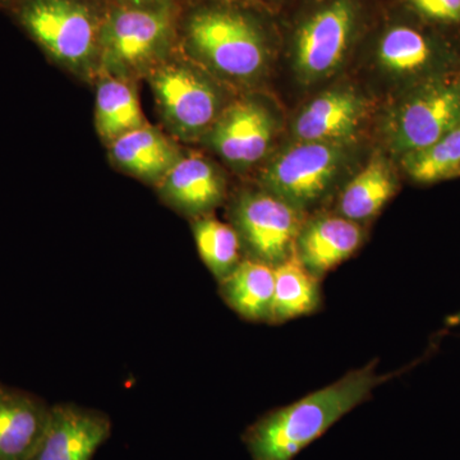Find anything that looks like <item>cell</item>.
Returning <instances> with one entry per match:
<instances>
[{
	"label": "cell",
	"instance_id": "27",
	"mask_svg": "<svg viewBox=\"0 0 460 460\" xmlns=\"http://www.w3.org/2000/svg\"><path fill=\"white\" fill-rule=\"evenodd\" d=\"M447 325L450 326V328H456V326H460V311L459 313L450 314L447 319Z\"/></svg>",
	"mask_w": 460,
	"mask_h": 460
},
{
	"label": "cell",
	"instance_id": "15",
	"mask_svg": "<svg viewBox=\"0 0 460 460\" xmlns=\"http://www.w3.org/2000/svg\"><path fill=\"white\" fill-rule=\"evenodd\" d=\"M49 405L0 385V460H27L40 440Z\"/></svg>",
	"mask_w": 460,
	"mask_h": 460
},
{
	"label": "cell",
	"instance_id": "5",
	"mask_svg": "<svg viewBox=\"0 0 460 460\" xmlns=\"http://www.w3.org/2000/svg\"><path fill=\"white\" fill-rule=\"evenodd\" d=\"M177 4L154 8L111 5L100 33V58L114 74L126 75L160 65L177 40Z\"/></svg>",
	"mask_w": 460,
	"mask_h": 460
},
{
	"label": "cell",
	"instance_id": "10",
	"mask_svg": "<svg viewBox=\"0 0 460 460\" xmlns=\"http://www.w3.org/2000/svg\"><path fill=\"white\" fill-rule=\"evenodd\" d=\"M305 211L269 192H246L233 210L235 230L251 259L278 266L292 255L305 226Z\"/></svg>",
	"mask_w": 460,
	"mask_h": 460
},
{
	"label": "cell",
	"instance_id": "29",
	"mask_svg": "<svg viewBox=\"0 0 460 460\" xmlns=\"http://www.w3.org/2000/svg\"><path fill=\"white\" fill-rule=\"evenodd\" d=\"M280 0H257V3H278Z\"/></svg>",
	"mask_w": 460,
	"mask_h": 460
},
{
	"label": "cell",
	"instance_id": "4",
	"mask_svg": "<svg viewBox=\"0 0 460 460\" xmlns=\"http://www.w3.org/2000/svg\"><path fill=\"white\" fill-rule=\"evenodd\" d=\"M375 65L405 89L460 68V50L447 29L429 25L399 4L372 33Z\"/></svg>",
	"mask_w": 460,
	"mask_h": 460
},
{
	"label": "cell",
	"instance_id": "8",
	"mask_svg": "<svg viewBox=\"0 0 460 460\" xmlns=\"http://www.w3.org/2000/svg\"><path fill=\"white\" fill-rule=\"evenodd\" d=\"M352 144L295 141L269 163L263 187L305 211L328 195L349 163Z\"/></svg>",
	"mask_w": 460,
	"mask_h": 460
},
{
	"label": "cell",
	"instance_id": "19",
	"mask_svg": "<svg viewBox=\"0 0 460 460\" xmlns=\"http://www.w3.org/2000/svg\"><path fill=\"white\" fill-rule=\"evenodd\" d=\"M396 187L394 169L383 154H376L345 184L339 196V214L354 223L370 220L394 196Z\"/></svg>",
	"mask_w": 460,
	"mask_h": 460
},
{
	"label": "cell",
	"instance_id": "28",
	"mask_svg": "<svg viewBox=\"0 0 460 460\" xmlns=\"http://www.w3.org/2000/svg\"><path fill=\"white\" fill-rule=\"evenodd\" d=\"M25 0H0V7H8V5H20Z\"/></svg>",
	"mask_w": 460,
	"mask_h": 460
},
{
	"label": "cell",
	"instance_id": "2",
	"mask_svg": "<svg viewBox=\"0 0 460 460\" xmlns=\"http://www.w3.org/2000/svg\"><path fill=\"white\" fill-rule=\"evenodd\" d=\"M257 4L199 2L178 27L184 49L220 77L250 83L270 65L274 29Z\"/></svg>",
	"mask_w": 460,
	"mask_h": 460
},
{
	"label": "cell",
	"instance_id": "9",
	"mask_svg": "<svg viewBox=\"0 0 460 460\" xmlns=\"http://www.w3.org/2000/svg\"><path fill=\"white\" fill-rule=\"evenodd\" d=\"M155 68L151 87L172 131L184 140L210 131L223 111L217 84L190 63H164Z\"/></svg>",
	"mask_w": 460,
	"mask_h": 460
},
{
	"label": "cell",
	"instance_id": "13",
	"mask_svg": "<svg viewBox=\"0 0 460 460\" xmlns=\"http://www.w3.org/2000/svg\"><path fill=\"white\" fill-rule=\"evenodd\" d=\"M367 115V102L354 87L338 86L305 104L292 124L295 141L353 144Z\"/></svg>",
	"mask_w": 460,
	"mask_h": 460
},
{
	"label": "cell",
	"instance_id": "1",
	"mask_svg": "<svg viewBox=\"0 0 460 460\" xmlns=\"http://www.w3.org/2000/svg\"><path fill=\"white\" fill-rule=\"evenodd\" d=\"M376 361L298 401L263 414L243 434L251 460H295L305 447L370 398L392 378L378 375Z\"/></svg>",
	"mask_w": 460,
	"mask_h": 460
},
{
	"label": "cell",
	"instance_id": "17",
	"mask_svg": "<svg viewBox=\"0 0 460 460\" xmlns=\"http://www.w3.org/2000/svg\"><path fill=\"white\" fill-rule=\"evenodd\" d=\"M275 268L260 260H242L220 280L224 301L243 319L271 321Z\"/></svg>",
	"mask_w": 460,
	"mask_h": 460
},
{
	"label": "cell",
	"instance_id": "25",
	"mask_svg": "<svg viewBox=\"0 0 460 460\" xmlns=\"http://www.w3.org/2000/svg\"><path fill=\"white\" fill-rule=\"evenodd\" d=\"M178 0H111L113 5L129 8H154L175 5Z\"/></svg>",
	"mask_w": 460,
	"mask_h": 460
},
{
	"label": "cell",
	"instance_id": "26",
	"mask_svg": "<svg viewBox=\"0 0 460 460\" xmlns=\"http://www.w3.org/2000/svg\"><path fill=\"white\" fill-rule=\"evenodd\" d=\"M201 2L234 3V4H259L257 0H201Z\"/></svg>",
	"mask_w": 460,
	"mask_h": 460
},
{
	"label": "cell",
	"instance_id": "7",
	"mask_svg": "<svg viewBox=\"0 0 460 460\" xmlns=\"http://www.w3.org/2000/svg\"><path fill=\"white\" fill-rule=\"evenodd\" d=\"M17 17L30 36L58 62L81 68L100 57L104 14L86 0H25Z\"/></svg>",
	"mask_w": 460,
	"mask_h": 460
},
{
	"label": "cell",
	"instance_id": "24",
	"mask_svg": "<svg viewBox=\"0 0 460 460\" xmlns=\"http://www.w3.org/2000/svg\"><path fill=\"white\" fill-rule=\"evenodd\" d=\"M420 20L441 29H460V0H399Z\"/></svg>",
	"mask_w": 460,
	"mask_h": 460
},
{
	"label": "cell",
	"instance_id": "23",
	"mask_svg": "<svg viewBox=\"0 0 460 460\" xmlns=\"http://www.w3.org/2000/svg\"><path fill=\"white\" fill-rule=\"evenodd\" d=\"M193 237L202 261L217 280L228 277L241 260V238L237 230L211 217L193 223Z\"/></svg>",
	"mask_w": 460,
	"mask_h": 460
},
{
	"label": "cell",
	"instance_id": "3",
	"mask_svg": "<svg viewBox=\"0 0 460 460\" xmlns=\"http://www.w3.org/2000/svg\"><path fill=\"white\" fill-rule=\"evenodd\" d=\"M367 0H311L293 22L292 66L298 80L313 84L332 77L372 29Z\"/></svg>",
	"mask_w": 460,
	"mask_h": 460
},
{
	"label": "cell",
	"instance_id": "18",
	"mask_svg": "<svg viewBox=\"0 0 460 460\" xmlns=\"http://www.w3.org/2000/svg\"><path fill=\"white\" fill-rule=\"evenodd\" d=\"M111 156L124 171L146 181H162L180 160V151L153 127L144 126L111 142Z\"/></svg>",
	"mask_w": 460,
	"mask_h": 460
},
{
	"label": "cell",
	"instance_id": "21",
	"mask_svg": "<svg viewBox=\"0 0 460 460\" xmlns=\"http://www.w3.org/2000/svg\"><path fill=\"white\" fill-rule=\"evenodd\" d=\"M95 120L100 137L109 142L146 126L135 90L118 78L99 84Z\"/></svg>",
	"mask_w": 460,
	"mask_h": 460
},
{
	"label": "cell",
	"instance_id": "14",
	"mask_svg": "<svg viewBox=\"0 0 460 460\" xmlns=\"http://www.w3.org/2000/svg\"><path fill=\"white\" fill-rule=\"evenodd\" d=\"M365 232L358 223L341 215H323L305 223L296 239V252L317 278L347 261L361 247Z\"/></svg>",
	"mask_w": 460,
	"mask_h": 460
},
{
	"label": "cell",
	"instance_id": "22",
	"mask_svg": "<svg viewBox=\"0 0 460 460\" xmlns=\"http://www.w3.org/2000/svg\"><path fill=\"white\" fill-rule=\"evenodd\" d=\"M411 181L432 184L460 175V122L431 146L401 157Z\"/></svg>",
	"mask_w": 460,
	"mask_h": 460
},
{
	"label": "cell",
	"instance_id": "16",
	"mask_svg": "<svg viewBox=\"0 0 460 460\" xmlns=\"http://www.w3.org/2000/svg\"><path fill=\"white\" fill-rule=\"evenodd\" d=\"M162 195L181 213L201 215L222 201L224 180L205 157L181 156L162 180Z\"/></svg>",
	"mask_w": 460,
	"mask_h": 460
},
{
	"label": "cell",
	"instance_id": "20",
	"mask_svg": "<svg viewBox=\"0 0 460 460\" xmlns=\"http://www.w3.org/2000/svg\"><path fill=\"white\" fill-rule=\"evenodd\" d=\"M320 278L308 270L296 250L275 266L271 323H286L314 314L320 307Z\"/></svg>",
	"mask_w": 460,
	"mask_h": 460
},
{
	"label": "cell",
	"instance_id": "6",
	"mask_svg": "<svg viewBox=\"0 0 460 460\" xmlns=\"http://www.w3.org/2000/svg\"><path fill=\"white\" fill-rule=\"evenodd\" d=\"M460 122V72L408 87L387 114L384 136L402 156L431 146Z\"/></svg>",
	"mask_w": 460,
	"mask_h": 460
},
{
	"label": "cell",
	"instance_id": "11",
	"mask_svg": "<svg viewBox=\"0 0 460 460\" xmlns=\"http://www.w3.org/2000/svg\"><path fill=\"white\" fill-rule=\"evenodd\" d=\"M275 133L277 119L270 109L255 99H243L223 109L206 137L226 163L244 169L265 157Z\"/></svg>",
	"mask_w": 460,
	"mask_h": 460
},
{
	"label": "cell",
	"instance_id": "12",
	"mask_svg": "<svg viewBox=\"0 0 460 460\" xmlns=\"http://www.w3.org/2000/svg\"><path fill=\"white\" fill-rule=\"evenodd\" d=\"M111 432V420L102 411L75 404L53 405L40 440L27 460H91Z\"/></svg>",
	"mask_w": 460,
	"mask_h": 460
}]
</instances>
